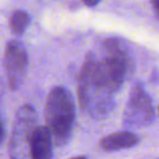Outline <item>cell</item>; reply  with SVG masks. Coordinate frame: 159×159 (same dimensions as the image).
Listing matches in <instances>:
<instances>
[{"label": "cell", "mask_w": 159, "mask_h": 159, "mask_svg": "<svg viewBox=\"0 0 159 159\" xmlns=\"http://www.w3.org/2000/svg\"><path fill=\"white\" fill-rule=\"evenodd\" d=\"M104 48V57L98 59L90 53L80 71L78 100L84 110H106L111 97L124 84L130 71L129 53L120 40L107 39Z\"/></svg>", "instance_id": "obj_1"}, {"label": "cell", "mask_w": 159, "mask_h": 159, "mask_svg": "<svg viewBox=\"0 0 159 159\" xmlns=\"http://www.w3.org/2000/svg\"><path fill=\"white\" fill-rule=\"evenodd\" d=\"M47 129L53 142L61 146L71 136L76 119L75 102L70 92L64 86H54L50 89L46 100Z\"/></svg>", "instance_id": "obj_2"}, {"label": "cell", "mask_w": 159, "mask_h": 159, "mask_svg": "<svg viewBox=\"0 0 159 159\" xmlns=\"http://www.w3.org/2000/svg\"><path fill=\"white\" fill-rule=\"evenodd\" d=\"M153 102L141 85L132 88L124 113V125L129 129H141L149 125L154 120Z\"/></svg>", "instance_id": "obj_3"}, {"label": "cell", "mask_w": 159, "mask_h": 159, "mask_svg": "<svg viewBox=\"0 0 159 159\" xmlns=\"http://www.w3.org/2000/svg\"><path fill=\"white\" fill-rule=\"evenodd\" d=\"M36 113L32 106L24 105L17 110L15 118L13 135L10 143L11 159H23L24 152L23 147L28 146L33 131L35 130ZM30 156V155H28Z\"/></svg>", "instance_id": "obj_4"}, {"label": "cell", "mask_w": 159, "mask_h": 159, "mask_svg": "<svg viewBox=\"0 0 159 159\" xmlns=\"http://www.w3.org/2000/svg\"><path fill=\"white\" fill-rule=\"evenodd\" d=\"M3 66L9 86L16 91L22 85L28 66V56L25 47L17 40H10L4 50Z\"/></svg>", "instance_id": "obj_5"}, {"label": "cell", "mask_w": 159, "mask_h": 159, "mask_svg": "<svg viewBox=\"0 0 159 159\" xmlns=\"http://www.w3.org/2000/svg\"><path fill=\"white\" fill-rule=\"evenodd\" d=\"M30 159L52 158V137L44 125L36 127L33 131L28 148Z\"/></svg>", "instance_id": "obj_6"}, {"label": "cell", "mask_w": 159, "mask_h": 159, "mask_svg": "<svg viewBox=\"0 0 159 159\" xmlns=\"http://www.w3.org/2000/svg\"><path fill=\"white\" fill-rule=\"evenodd\" d=\"M139 142V137L134 133L129 131L117 132L109 134L100 141V147L104 152H116L120 149H127L135 146Z\"/></svg>", "instance_id": "obj_7"}, {"label": "cell", "mask_w": 159, "mask_h": 159, "mask_svg": "<svg viewBox=\"0 0 159 159\" xmlns=\"http://www.w3.org/2000/svg\"><path fill=\"white\" fill-rule=\"evenodd\" d=\"M30 22V17L27 12L23 10H16L12 13L10 19L11 31L15 35H22L28 27Z\"/></svg>", "instance_id": "obj_8"}, {"label": "cell", "mask_w": 159, "mask_h": 159, "mask_svg": "<svg viewBox=\"0 0 159 159\" xmlns=\"http://www.w3.org/2000/svg\"><path fill=\"white\" fill-rule=\"evenodd\" d=\"M4 134H6V131H4V124H3V121H2L1 117H0V144H1L2 141H3Z\"/></svg>", "instance_id": "obj_9"}, {"label": "cell", "mask_w": 159, "mask_h": 159, "mask_svg": "<svg viewBox=\"0 0 159 159\" xmlns=\"http://www.w3.org/2000/svg\"><path fill=\"white\" fill-rule=\"evenodd\" d=\"M152 4H153L154 9H155L156 14H157V17H159V0H154V1L152 2Z\"/></svg>", "instance_id": "obj_10"}, {"label": "cell", "mask_w": 159, "mask_h": 159, "mask_svg": "<svg viewBox=\"0 0 159 159\" xmlns=\"http://www.w3.org/2000/svg\"><path fill=\"white\" fill-rule=\"evenodd\" d=\"M98 3V1H84V4H86V6H89V7L96 6Z\"/></svg>", "instance_id": "obj_11"}, {"label": "cell", "mask_w": 159, "mask_h": 159, "mask_svg": "<svg viewBox=\"0 0 159 159\" xmlns=\"http://www.w3.org/2000/svg\"><path fill=\"white\" fill-rule=\"evenodd\" d=\"M70 159H87V158L84 157V156H77V157H74V158H70Z\"/></svg>", "instance_id": "obj_12"}]
</instances>
